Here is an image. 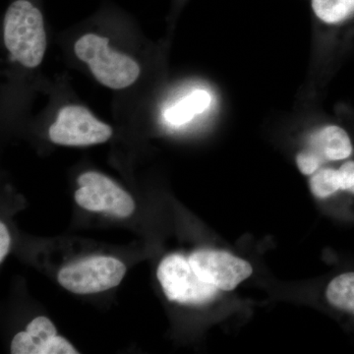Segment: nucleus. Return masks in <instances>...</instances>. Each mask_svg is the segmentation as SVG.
<instances>
[{
  "mask_svg": "<svg viewBox=\"0 0 354 354\" xmlns=\"http://www.w3.org/2000/svg\"><path fill=\"white\" fill-rule=\"evenodd\" d=\"M3 38L11 57L26 68H36L43 62L48 44L44 17L32 2L16 0L8 7Z\"/></svg>",
  "mask_w": 354,
  "mask_h": 354,
  "instance_id": "obj_1",
  "label": "nucleus"
},
{
  "mask_svg": "<svg viewBox=\"0 0 354 354\" xmlns=\"http://www.w3.org/2000/svg\"><path fill=\"white\" fill-rule=\"evenodd\" d=\"M74 53L88 65L97 82L113 90L130 87L141 73L134 58L113 50L109 46L108 38L93 32L77 39Z\"/></svg>",
  "mask_w": 354,
  "mask_h": 354,
  "instance_id": "obj_2",
  "label": "nucleus"
},
{
  "mask_svg": "<svg viewBox=\"0 0 354 354\" xmlns=\"http://www.w3.org/2000/svg\"><path fill=\"white\" fill-rule=\"evenodd\" d=\"M157 276L171 301L202 305L211 302L218 295V288L202 281L195 274L189 260L178 254L167 256L160 262Z\"/></svg>",
  "mask_w": 354,
  "mask_h": 354,
  "instance_id": "obj_3",
  "label": "nucleus"
},
{
  "mask_svg": "<svg viewBox=\"0 0 354 354\" xmlns=\"http://www.w3.org/2000/svg\"><path fill=\"white\" fill-rule=\"evenodd\" d=\"M125 272L127 267L121 261L97 256L60 270L58 281L71 292L88 295L111 290L120 285Z\"/></svg>",
  "mask_w": 354,
  "mask_h": 354,
  "instance_id": "obj_4",
  "label": "nucleus"
},
{
  "mask_svg": "<svg viewBox=\"0 0 354 354\" xmlns=\"http://www.w3.org/2000/svg\"><path fill=\"white\" fill-rule=\"evenodd\" d=\"M48 135L57 145L85 147L109 141L113 128L97 120L85 106L70 104L59 109Z\"/></svg>",
  "mask_w": 354,
  "mask_h": 354,
  "instance_id": "obj_5",
  "label": "nucleus"
},
{
  "mask_svg": "<svg viewBox=\"0 0 354 354\" xmlns=\"http://www.w3.org/2000/svg\"><path fill=\"white\" fill-rule=\"evenodd\" d=\"M79 188L75 192L77 204L92 212H104L127 218L135 209L129 194L111 178L100 172L88 171L79 176Z\"/></svg>",
  "mask_w": 354,
  "mask_h": 354,
  "instance_id": "obj_6",
  "label": "nucleus"
},
{
  "mask_svg": "<svg viewBox=\"0 0 354 354\" xmlns=\"http://www.w3.org/2000/svg\"><path fill=\"white\" fill-rule=\"evenodd\" d=\"M188 260L202 281L221 290H234L253 272L248 262L225 251L200 250Z\"/></svg>",
  "mask_w": 354,
  "mask_h": 354,
  "instance_id": "obj_7",
  "label": "nucleus"
},
{
  "mask_svg": "<svg viewBox=\"0 0 354 354\" xmlns=\"http://www.w3.org/2000/svg\"><path fill=\"white\" fill-rule=\"evenodd\" d=\"M353 152L348 132L337 125H329L312 135L308 147L297 156L298 169L302 174L311 176L326 162L346 160Z\"/></svg>",
  "mask_w": 354,
  "mask_h": 354,
  "instance_id": "obj_8",
  "label": "nucleus"
},
{
  "mask_svg": "<svg viewBox=\"0 0 354 354\" xmlns=\"http://www.w3.org/2000/svg\"><path fill=\"white\" fill-rule=\"evenodd\" d=\"M57 329L46 317H38L28 325L26 332L18 333L11 344L13 354H44L46 346L57 335Z\"/></svg>",
  "mask_w": 354,
  "mask_h": 354,
  "instance_id": "obj_9",
  "label": "nucleus"
},
{
  "mask_svg": "<svg viewBox=\"0 0 354 354\" xmlns=\"http://www.w3.org/2000/svg\"><path fill=\"white\" fill-rule=\"evenodd\" d=\"M212 97L205 90H195L165 109L164 118L169 124L181 127L204 113L211 104Z\"/></svg>",
  "mask_w": 354,
  "mask_h": 354,
  "instance_id": "obj_10",
  "label": "nucleus"
},
{
  "mask_svg": "<svg viewBox=\"0 0 354 354\" xmlns=\"http://www.w3.org/2000/svg\"><path fill=\"white\" fill-rule=\"evenodd\" d=\"M317 17L329 25H342L354 18V0H312Z\"/></svg>",
  "mask_w": 354,
  "mask_h": 354,
  "instance_id": "obj_11",
  "label": "nucleus"
},
{
  "mask_svg": "<svg viewBox=\"0 0 354 354\" xmlns=\"http://www.w3.org/2000/svg\"><path fill=\"white\" fill-rule=\"evenodd\" d=\"M326 295L330 304L354 314V272H346L333 279Z\"/></svg>",
  "mask_w": 354,
  "mask_h": 354,
  "instance_id": "obj_12",
  "label": "nucleus"
},
{
  "mask_svg": "<svg viewBox=\"0 0 354 354\" xmlns=\"http://www.w3.org/2000/svg\"><path fill=\"white\" fill-rule=\"evenodd\" d=\"M310 189L318 198L329 197L341 189V179L337 169L317 171L310 179Z\"/></svg>",
  "mask_w": 354,
  "mask_h": 354,
  "instance_id": "obj_13",
  "label": "nucleus"
},
{
  "mask_svg": "<svg viewBox=\"0 0 354 354\" xmlns=\"http://www.w3.org/2000/svg\"><path fill=\"white\" fill-rule=\"evenodd\" d=\"M78 351L72 346L67 339L60 335H55L48 346H46L44 354H78Z\"/></svg>",
  "mask_w": 354,
  "mask_h": 354,
  "instance_id": "obj_14",
  "label": "nucleus"
},
{
  "mask_svg": "<svg viewBox=\"0 0 354 354\" xmlns=\"http://www.w3.org/2000/svg\"><path fill=\"white\" fill-rule=\"evenodd\" d=\"M341 179V189L351 190L354 186V160H348L337 169Z\"/></svg>",
  "mask_w": 354,
  "mask_h": 354,
  "instance_id": "obj_15",
  "label": "nucleus"
},
{
  "mask_svg": "<svg viewBox=\"0 0 354 354\" xmlns=\"http://www.w3.org/2000/svg\"><path fill=\"white\" fill-rule=\"evenodd\" d=\"M11 239L8 230L3 223H0V261L3 262L4 258L10 249Z\"/></svg>",
  "mask_w": 354,
  "mask_h": 354,
  "instance_id": "obj_16",
  "label": "nucleus"
},
{
  "mask_svg": "<svg viewBox=\"0 0 354 354\" xmlns=\"http://www.w3.org/2000/svg\"><path fill=\"white\" fill-rule=\"evenodd\" d=\"M349 191H351V192L354 193V186H353V188H351V190H349Z\"/></svg>",
  "mask_w": 354,
  "mask_h": 354,
  "instance_id": "obj_17",
  "label": "nucleus"
}]
</instances>
